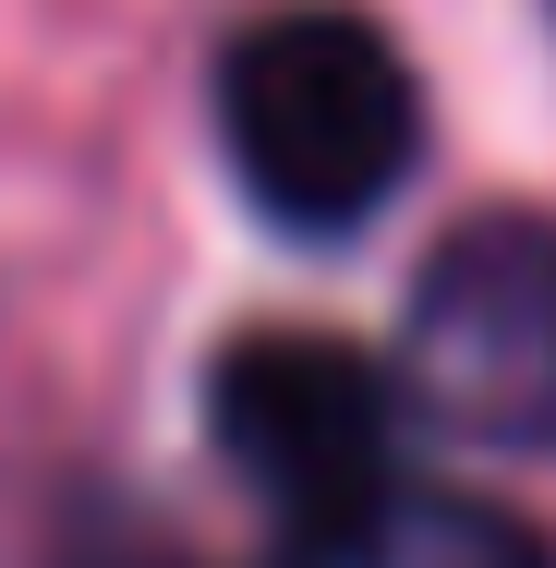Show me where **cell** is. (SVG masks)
Returning a JSON list of instances; mask_svg holds the SVG:
<instances>
[{"instance_id": "cell-3", "label": "cell", "mask_w": 556, "mask_h": 568, "mask_svg": "<svg viewBox=\"0 0 556 568\" xmlns=\"http://www.w3.org/2000/svg\"><path fill=\"white\" fill-rule=\"evenodd\" d=\"M412 412L459 448L556 459V219H472L400 315Z\"/></svg>"}, {"instance_id": "cell-4", "label": "cell", "mask_w": 556, "mask_h": 568, "mask_svg": "<svg viewBox=\"0 0 556 568\" xmlns=\"http://www.w3.org/2000/svg\"><path fill=\"white\" fill-rule=\"evenodd\" d=\"M279 568H556L545 532L533 520H508V508H484V496H447V484H387V496H363V508H338L315 532H291V557Z\"/></svg>"}, {"instance_id": "cell-1", "label": "cell", "mask_w": 556, "mask_h": 568, "mask_svg": "<svg viewBox=\"0 0 556 568\" xmlns=\"http://www.w3.org/2000/svg\"><path fill=\"white\" fill-rule=\"evenodd\" d=\"M219 145L266 230L351 242L424 158V85L375 12L279 0L219 49Z\"/></svg>"}, {"instance_id": "cell-2", "label": "cell", "mask_w": 556, "mask_h": 568, "mask_svg": "<svg viewBox=\"0 0 556 568\" xmlns=\"http://www.w3.org/2000/svg\"><path fill=\"white\" fill-rule=\"evenodd\" d=\"M400 424H412V375L327 327H230L206 363V436L279 508V532H315L338 508L387 496Z\"/></svg>"}, {"instance_id": "cell-5", "label": "cell", "mask_w": 556, "mask_h": 568, "mask_svg": "<svg viewBox=\"0 0 556 568\" xmlns=\"http://www.w3.org/2000/svg\"><path fill=\"white\" fill-rule=\"evenodd\" d=\"M98 568H182V557H158V545H145V557H98Z\"/></svg>"}]
</instances>
